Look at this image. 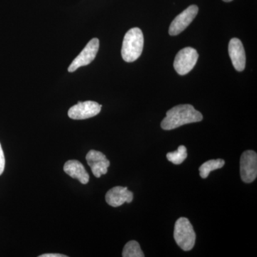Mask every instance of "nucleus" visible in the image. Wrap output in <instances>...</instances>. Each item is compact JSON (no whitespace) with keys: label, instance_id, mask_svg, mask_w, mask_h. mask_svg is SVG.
Instances as JSON below:
<instances>
[{"label":"nucleus","instance_id":"f257e3e1","mask_svg":"<svg viewBox=\"0 0 257 257\" xmlns=\"http://www.w3.org/2000/svg\"><path fill=\"white\" fill-rule=\"evenodd\" d=\"M202 119V114L191 104H179L167 111L161 126L165 130H175L182 125L199 122Z\"/></svg>","mask_w":257,"mask_h":257},{"label":"nucleus","instance_id":"f03ea898","mask_svg":"<svg viewBox=\"0 0 257 257\" xmlns=\"http://www.w3.org/2000/svg\"><path fill=\"white\" fill-rule=\"evenodd\" d=\"M144 35L140 28L131 29L126 32L121 47V57L126 62L138 60L143 53Z\"/></svg>","mask_w":257,"mask_h":257},{"label":"nucleus","instance_id":"7ed1b4c3","mask_svg":"<svg viewBox=\"0 0 257 257\" xmlns=\"http://www.w3.org/2000/svg\"><path fill=\"white\" fill-rule=\"evenodd\" d=\"M174 238L179 247L184 251L192 249L195 244L196 234L188 219L181 217L176 221Z\"/></svg>","mask_w":257,"mask_h":257},{"label":"nucleus","instance_id":"20e7f679","mask_svg":"<svg viewBox=\"0 0 257 257\" xmlns=\"http://www.w3.org/2000/svg\"><path fill=\"white\" fill-rule=\"evenodd\" d=\"M198 57L197 51L192 47H185L179 51L176 55L174 67L179 75H185L192 70L197 64Z\"/></svg>","mask_w":257,"mask_h":257},{"label":"nucleus","instance_id":"39448f33","mask_svg":"<svg viewBox=\"0 0 257 257\" xmlns=\"http://www.w3.org/2000/svg\"><path fill=\"white\" fill-rule=\"evenodd\" d=\"M240 173L245 183H251L256 178L257 155L252 150H247L241 155L240 160Z\"/></svg>","mask_w":257,"mask_h":257},{"label":"nucleus","instance_id":"423d86ee","mask_svg":"<svg viewBox=\"0 0 257 257\" xmlns=\"http://www.w3.org/2000/svg\"><path fill=\"white\" fill-rule=\"evenodd\" d=\"M99 48V40L97 38H93L88 42L80 54L72 61L68 67V72H75L79 67L90 64L95 59Z\"/></svg>","mask_w":257,"mask_h":257},{"label":"nucleus","instance_id":"0eeeda50","mask_svg":"<svg viewBox=\"0 0 257 257\" xmlns=\"http://www.w3.org/2000/svg\"><path fill=\"white\" fill-rule=\"evenodd\" d=\"M199 12L197 5H191L175 18L171 23L169 34L171 36L178 35L192 23Z\"/></svg>","mask_w":257,"mask_h":257},{"label":"nucleus","instance_id":"6e6552de","mask_svg":"<svg viewBox=\"0 0 257 257\" xmlns=\"http://www.w3.org/2000/svg\"><path fill=\"white\" fill-rule=\"evenodd\" d=\"M101 105L96 101H79L68 111V116L72 119H86L95 116L101 111Z\"/></svg>","mask_w":257,"mask_h":257},{"label":"nucleus","instance_id":"1a4fd4ad","mask_svg":"<svg viewBox=\"0 0 257 257\" xmlns=\"http://www.w3.org/2000/svg\"><path fill=\"white\" fill-rule=\"evenodd\" d=\"M88 165L91 167L93 175L96 178H99L101 175L107 173L108 167L110 162L106 159L105 155L101 152L90 150L86 156Z\"/></svg>","mask_w":257,"mask_h":257},{"label":"nucleus","instance_id":"9d476101","mask_svg":"<svg viewBox=\"0 0 257 257\" xmlns=\"http://www.w3.org/2000/svg\"><path fill=\"white\" fill-rule=\"evenodd\" d=\"M229 55L235 69L238 72H242L246 66V54L239 39L233 38L230 40Z\"/></svg>","mask_w":257,"mask_h":257},{"label":"nucleus","instance_id":"9b49d317","mask_svg":"<svg viewBox=\"0 0 257 257\" xmlns=\"http://www.w3.org/2000/svg\"><path fill=\"white\" fill-rule=\"evenodd\" d=\"M134 198L133 193L127 187H115L109 189L106 194V202L113 207H118L125 202L131 203Z\"/></svg>","mask_w":257,"mask_h":257},{"label":"nucleus","instance_id":"f8f14e48","mask_svg":"<svg viewBox=\"0 0 257 257\" xmlns=\"http://www.w3.org/2000/svg\"><path fill=\"white\" fill-rule=\"evenodd\" d=\"M64 171L72 178L78 179L82 184H87L89 182V174L79 161H67L64 164Z\"/></svg>","mask_w":257,"mask_h":257},{"label":"nucleus","instance_id":"ddd939ff","mask_svg":"<svg viewBox=\"0 0 257 257\" xmlns=\"http://www.w3.org/2000/svg\"><path fill=\"white\" fill-rule=\"evenodd\" d=\"M224 165V160L221 159L207 161L199 167V175L202 179L207 178L211 171L222 168Z\"/></svg>","mask_w":257,"mask_h":257},{"label":"nucleus","instance_id":"4468645a","mask_svg":"<svg viewBox=\"0 0 257 257\" xmlns=\"http://www.w3.org/2000/svg\"><path fill=\"white\" fill-rule=\"evenodd\" d=\"M123 257H144L143 251L138 241H130L126 243L122 251Z\"/></svg>","mask_w":257,"mask_h":257},{"label":"nucleus","instance_id":"2eb2a0df","mask_svg":"<svg viewBox=\"0 0 257 257\" xmlns=\"http://www.w3.org/2000/svg\"><path fill=\"white\" fill-rule=\"evenodd\" d=\"M187 148L183 145H180L177 151L169 152L167 155V160L175 165H180L187 159Z\"/></svg>","mask_w":257,"mask_h":257},{"label":"nucleus","instance_id":"dca6fc26","mask_svg":"<svg viewBox=\"0 0 257 257\" xmlns=\"http://www.w3.org/2000/svg\"><path fill=\"white\" fill-rule=\"evenodd\" d=\"M5 167V158L4 152L2 148L1 144H0V175L4 172Z\"/></svg>","mask_w":257,"mask_h":257},{"label":"nucleus","instance_id":"f3484780","mask_svg":"<svg viewBox=\"0 0 257 257\" xmlns=\"http://www.w3.org/2000/svg\"><path fill=\"white\" fill-rule=\"evenodd\" d=\"M66 255L60 254V253H45L40 255L39 257H67Z\"/></svg>","mask_w":257,"mask_h":257},{"label":"nucleus","instance_id":"a211bd4d","mask_svg":"<svg viewBox=\"0 0 257 257\" xmlns=\"http://www.w3.org/2000/svg\"><path fill=\"white\" fill-rule=\"evenodd\" d=\"M224 2H226V3H229V2L233 1V0H223Z\"/></svg>","mask_w":257,"mask_h":257}]
</instances>
